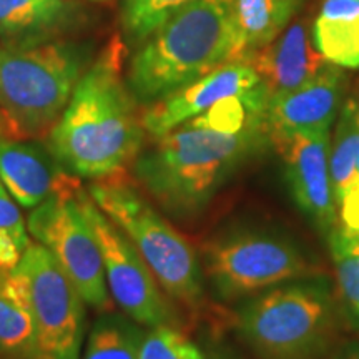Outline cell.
Listing matches in <instances>:
<instances>
[{
	"label": "cell",
	"mask_w": 359,
	"mask_h": 359,
	"mask_svg": "<svg viewBox=\"0 0 359 359\" xmlns=\"http://www.w3.org/2000/svg\"><path fill=\"white\" fill-rule=\"evenodd\" d=\"M266 103L259 83L180 123L135 158V180L175 217L200 213L246 160L271 143Z\"/></svg>",
	"instance_id": "obj_1"
},
{
	"label": "cell",
	"mask_w": 359,
	"mask_h": 359,
	"mask_svg": "<svg viewBox=\"0 0 359 359\" xmlns=\"http://www.w3.org/2000/svg\"><path fill=\"white\" fill-rule=\"evenodd\" d=\"M147 132L122 75L120 47L92 62L48 132V150L74 177H118L143 150Z\"/></svg>",
	"instance_id": "obj_2"
},
{
	"label": "cell",
	"mask_w": 359,
	"mask_h": 359,
	"mask_svg": "<svg viewBox=\"0 0 359 359\" xmlns=\"http://www.w3.org/2000/svg\"><path fill=\"white\" fill-rule=\"evenodd\" d=\"M236 57L233 0H193L138 45L125 80L148 107Z\"/></svg>",
	"instance_id": "obj_3"
},
{
	"label": "cell",
	"mask_w": 359,
	"mask_h": 359,
	"mask_svg": "<svg viewBox=\"0 0 359 359\" xmlns=\"http://www.w3.org/2000/svg\"><path fill=\"white\" fill-rule=\"evenodd\" d=\"M338 309L327 281L311 276L248 299L238 309L235 323L262 359H320L334 341Z\"/></svg>",
	"instance_id": "obj_4"
},
{
	"label": "cell",
	"mask_w": 359,
	"mask_h": 359,
	"mask_svg": "<svg viewBox=\"0 0 359 359\" xmlns=\"http://www.w3.org/2000/svg\"><path fill=\"white\" fill-rule=\"evenodd\" d=\"M90 48L69 40L0 45V111L17 135L50 130L90 67Z\"/></svg>",
	"instance_id": "obj_5"
},
{
	"label": "cell",
	"mask_w": 359,
	"mask_h": 359,
	"mask_svg": "<svg viewBox=\"0 0 359 359\" xmlns=\"http://www.w3.org/2000/svg\"><path fill=\"white\" fill-rule=\"evenodd\" d=\"M88 195L137 248L165 293L188 306L200 303L203 278L195 250L137 188L111 177L92 183Z\"/></svg>",
	"instance_id": "obj_6"
},
{
	"label": "cell",
	"mask_w": 359,
	"mask_h": 359,
	"mask_svg": "<svg viewBox=\"0 0 359 359\" xmlns=\"http://www.w3.org/2000/svg\"><path fill=\"white\" fill-rule=\"evenodd\" d=\"M205 266L213 288L226 302L316 275L298 246L266 231H235L212 241Z\"/></svg>",
	"instance_id": "obj_7"
},
{
	"label": "cell",
	"mask_w": 359,
	"mask_h": 359,
	"mask_svg": "<svg viewBox=\"0 0 359 359\" xmlns=\"http://www.w3.org/2000/svg\"><path fill=\"white\" fill-rule=\"evenodd\" d=\"M15 268L29 288L39 359H80L87 303L77 285L40 243L30 245Z\"/></svg>",
	"instance_id": "obj_8"
},
{
	"label": "cell",
	"mask_w": 359,
	"mask_h": 359,
	"mask_svg": "<svg viewBox=\"0 0 359 359\" xmlns=\"http://www.w3.org/2000/svg\"><path fill=\"white\" fill-rule=\"evenodd\" d=\"M27 230L65 269L82 293L85 303L110 306L102 253L77 200V191L58 193L32 208Z\"/></svg>",
	"instance_id": "obj_9"
},
{
	"label": "cell",
	"mask_w": 359,
	"mask_h": 359,
	"mask_svg": "<svg viewBox=\"0 0 359 359\" xmlns=\"http://www.w3.org/2000/svg\"><path fill=\"white\" fill-rule=\"evenodd\" d=\"M77 200L95 235L107 285L116 304L140 325L150 327L172 325V308L137 248L98 208L88 191L79 188Z\"/></svg>",
	"instance_id": "obj_10"
},
{
	"label": "cell",
	"mask_w": 359,
	"mask_h": 359,
	"mask_svg": "<svg viewBox=\"0 0 359 359\" xmlns=\"http://www.w3.org/2000/svg\"><path fill=\"white\" fill-rule=\"evenodd\" d=\"M273 145L285 161L296 205L327 238L338 226V206L330 172L331 130L293 133Z\"/></svg>",
	"instance_id": "obj_11"
},
{
	"label": "cell",
	"mask_w": 359,
	"mask_h": 359,
	"mask_svg": "<svg viewBox=\"0 0 359 359\" xmlns=\"http://www.w3.org/2000/svg\"><path fill=\"white\" fill-rule=\"evenodd\" d=\"M259 83V75L248 60H230L163 100L148 105L142 114L143 128L155 140L224 98L243 95Z\"/></svg>",
	"instance_id": "obj_12"
},
{
	"label": "cell",
	"mask_w": 359,
	"mask_h": 359,
	"mask_svg": "<svg viewBox=\"0 0 359 359\" xmlns=\"http://www.w3.org/2000/svg\"><path fill=\"white\" fill-rule=\"evenodd\" d=\"M346 74L344 69L326 64L298 88L268 98L266 128L269 140L276 142L299 132L331 130L341 110Z\"/></svg>",
	"instance_id": "obj_13"
},
{
	"label": "cell",
	"mask_w": 359,
	"mask_h": 359,
	"mask_svg": "<svg viewBox=\"0 0 359 359\" xmlns=\"http://www.w3.org/2000/svg\"><path fill=\"white\" fill-rule=\"evenodd\" d=\"M48 147L0 138V182L22 208H35L58 193L79 190Z\"/></svg>",
	"instance_id": "obj_14"
},
{
	"label": "cell",
	"mask_w": 359,
	"mask_h": 359,
	"mask_svg": "<svg viewBox=\"0 0 359 359\" xmlns=\"http://www.w3.org/2000/svg\"><path fill=\"white\" fill-rule=\"evenodd\" d=\"M246 60L257 70L268 98L298 88L327 64L314 47L311 29L304 22L290 25L271 43Z\"/></svg>",
	"instance_id": "obj_15"
},
{
	"label": "cell",
	"mask_w": 359,
	"mask_h": 359,
	"mask_svg": "<svg viewBox=\"0 0 359 359\" xmlns=\"http://www.w3.org/2000/svg\"><path fill=\"white\" fill-rule=\"evenodd\" d=\"M80 8L69 0H0V45L35 47L65 35Z\"/></svg>",
	"instance_id": "obj_16"
},
{
	"label": "cell",
	"mask_w": 359,
	"mask_h": 359,
	"mask_svg": "<svg viewBox=\"0 0 359 359\" xmlns=\"http://www.w3.org/2000/svg\"><path fill=\"white\" fill-rule=\"evenodd\" d=\"M0 354L11 359H39L29 288L17 268L0 269Z\"/></svg>",
	"instance_id": "obj_17"
},
{
	"label": "cell",
	"mask_w": 359,
	"mask_h": 359,
	"mask_svg": "<svg viewBox=\"0 0 359 359\" xmlns=\"http://www.w3.org/2000/svg\"><path fill=\"white\" fill-rule=\"evenodd\" d=\"M311 39L327 64L359 69V0H323Z\"/></svg>",
	"instance_id": "obj_18"
},
{
	"label": "cell",
	"mask_w": 359,
	"mask_h": 359,
	"mask_svg": "<svg viewBox=\"0 0 359 359\" xmlns=\"http://www.w3.org/2000/svg\"><path fill=\"white\" fill-rule=\"evenodd\" d=\"M306 0H233L238 57L250 58L291 25Z\"/></svg>",
	"instance_id": "obj_19"
},
{
	"label": "cell",
	"mask_w": 359,
	"mask_h": 359,
	"mask_svg": "<svg viewBox=\"0 0 359 359\" xmlns=\"http://www.w3.org/2000/svg\"><path fill=\"white\" fill-rule=\"evenodd\" d=\"M326 240L334 266L336 299L344 320L359 333V238H349L336 226Z\"/></svg>",
	"instance_id": "obj_20"
},
{
	"label": "cell",
	"mask_w": 359,
	"mask_h": 359,
	"mask_svg": "<svg viewBox=\"0 0 359 359\" xmlns=\"http://www.w3.org/2000/svg\"><path fill=\"white\" fill-rule=\"evenodd\" d=\"M359 135V109L349 100L341 107L338 123L330 147V172L336 206L349 187L359 180L356 168V140Z\"/></svg>",
	"instance_id": "obj_21"
},
{
	"label": "cell",
	"mask_w": 359,
	"mask_h": 359,
	"mask_svg": "<svg viewBox=\"0 0 359 359\" xmlns=\"http://www.w3.org/2000/svg\"><path fill=\"white\" fill-rule=\"evenodd\" d=\"M143 334L118 318H102L88 336L82 359H137Z\"/></svg>",
	"instance_id": "obj_22"
},
{
	"label": "cell",
	"mask_w": 359,
	"mask_h": 359,
	"mask_svg": "<svg viewBox=\"0 0 359 359\" xmlns=\"http://www.w3.org/2000/svg\"><path fill=\"white\" fill-rule=\"evenodd\" d=\"M190 2L193 0H123L122 29L125 37L138 47Z\"/></svg>",
	"instance_id": "obj_23"
},
{
	"label": "cell",
	"mask_w": 359,
	"mask_h": 359,
	"mask_svg": "<svg viewBox=\"0 0 359 359\" xmlns=\"http://www.w3.org/2000/svg\"><path fill=\"white\" fill-rule=\"evenodd\" d=\"M30 245L19 205L0 182V269L15 268Z\"/></svg>",
	"instance_id": "obj_24"
},
{
	"label": "cell",
	"mask_w": 359,
	"mask_h": 359,
	"mask_svg": "<svg viewBox=\"0 0 359 359\" xmlns=\"http://www.w3.org/2000/svg\"><path fill=\"white\" fill-rule=\"evenodd\" d=\"M137 359H203V354L177 327L160 325L143 334Z\"/></svg>",
	"instance_id": "obj_25"
},
{
	"label": "cell",
	"mask_w": 359,
	"mask_h": 359,
	"mask_svg": "<svg viewBox=\"0 0 359 359\" xmlns=\"http://www.w3.org/2000/svg\"><path fill=\"white\" fill-rule=\"evenodd\" d=\"M338 228L349 238H359V180L338 201Z\"/></svg>",
	"instance_id": "obj_26"
},
{
	"label": "cell",
	"mask_w": 359,
	"mask_h": 359,
	"mask_svg": "<svg viewBox=\"0 0 359 359\" xmlns=\"http://www.w3.org/2000/svg\"><path fill=\"white\" fill-rule=\"evenodd\" d=\"M331 359H359V339L343 344Z\"/></svg>",
	"instance_id": "obj_27"
},
{
	"label": "cell",
	"mask_w": 359,
	"mask_h": 359,
	"mask_svg": "<svg viewBox=\"0 0 359 359\" xmlns=\"http://www.w3.org/2000/svg\"><path fill=\"white\" fill-rule=\"evenodd\" d=\"M4 122H6V120H4V115H2V111H0V132H2V127H4Z\"/></svg>",
	"instance_id": "obj_28"
},
{
	"label": "cell",
	"mask_w": 359,
	"mask_h": 359,
	"mask_svg": "<svg viewBox=\"0 0 359 359\" xmlns=\"http://www.w3.org/2000/svg\"><path fill=\"white\" fill-rule=\"evenodd\" d=\"M95 2H103V0H95Z\"/></svg>",
	"instance_id": "obj_29"
}]
</instances>
